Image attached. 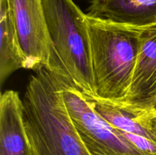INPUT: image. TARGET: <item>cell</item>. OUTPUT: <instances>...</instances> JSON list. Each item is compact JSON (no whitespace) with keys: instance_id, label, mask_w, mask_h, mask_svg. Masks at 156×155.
<instances>
[{"instance_id":"cell-11","label":"cell","mask_w":156,"mask_h":155,"mask_svg":"<svg viewBox=\"0 0 156 155\" xmlns=\"http://www.w3.org/2000/svg\"><path fill=\"white\" fill-rule=\"evenodd\" d=\"M123 104L127 105L136 110L142 111L152 116H156V96L149 100L136 102V103H125L119 102Z\"/></svg>"},{"instance_id":"cell-7","label":"cell","mask_w":156,"mask_h":155,"mask_svg":"<svg viewBox=\"0 0 156 155\" xmlns=\"http://www.w3.org/2000/svg\"><path fill=\"white\" fill-rule=\"evenodd\" d=\"M0 155H30L22 99L12 90L0 98Z\"/></svg>"},{"instance_id":"cell-6","label":"cell","mask_w":156,"mask_h":155,"mask_svg":"<svg viewBox=\"0 0 156 155\" xmlns=\"http://www.w3.org/2000/svg\"><path fill=\"white\" fill-rule=\"evenodd\" d=\"M87 15L143 30L156 26V0H91Z\"/></svg>"},{"instance_id":"cell-8","label":"cell","mask_w":156,"mask_h":155,"mask_svg":"<svg viewBox=\"0 0 156 155\" xmlns=\"http://www.w3.org/2000/svg\"><path fill=\"white\" fill-rule=\"evenodd\" d=\"M85 97L91 102L97 113L111 126L156 143V116L117 102Z\"/></svg>"},{"instance_id":"cell-10","label":"cell","mask_w":156,"mask_h":155,"mask_svg":"<svg viewBox=\"0 0 156 155\" xmlns=\"http://www.w3.org/2000/svg\"><path fill=\"white\" fill-rule=\"evenodd\" d=\"M0 84L2 85L15 71L25 68V59L8 0H0Z\"/></svg>"},{"instance_id":"cell-12","label":"cell","mask_w":156,"mask_h":155,"mask_svg":"<svg viewBox=\"0 0 156 155\" xmlns=\"http://www.w3.org/2000/svg\"><path fill=\"white\" fill-rule=\"evenodd\" d=\"M155 96H156V81H155V83L154 84L153 86H152V88L149 90V91L148 92V94H146V96L145 97V98L143 99V100H140V101H143V100H149V99L154 97ZM138 102H140V101H138ZM135 103H136V102H135Z\"/></svg>"},{"instance_id":"cell-5","label":"cell","mask_w":156,"mask_h":155,"mask_svg":"<svg viewBox=\"0 0 156 155\" xmlns=\"http://www.w3.org/2000/svg\"><path fill=\"white\" fill-rule=\"evenodd\" d=\"M25 68L37 71L51 66L53 50L42 0H8Z\"/></svg>"},{"instance_id":"cell-3","label":"cell","mask_w":156,"mask_h":155,"mask_svg":"<svg viewBox=\"0 0 156 155\" xmlns=\"http://www.w3.org/2000/svg\"><path fill=\"white\" fill-rule=\"evenodd\" d=\"M53 50L52 73L66 78L86 97H95L89 34L73 0H42Z\"/></svg>"},{"instance_id":"cell-9","label":"cell","mask_w":156,"mask_h":155,"mask_svg":"<svg viewBox=\"0 0 156 155\" xmlns=\"http://www.w3.org/2000/svg\"><path fill=\"white\" fill-rule=\"evenodd\" d=\"M156 81V26L142 30L132 81L125 103L143 100Z\"/></svg>"},{"instance_id":"cell-2","label":"cell","mask_w":156,"mask_h":155,"mask_svg":"<svg viewBox=\"0 0 156 155\" xmlns=\"http://www.w3.org/2000/svg\"><path fill=\"white\" fill-rule=\"evenodd\" d=\"M95 97L120 102L126 98L138 56L142 30L86 14Z\"/></svg>"},{"instance_id":"cell-4","label":"cell","mask_w":156,"mask_h":155,"mask_svg":"<svg viewBox=\"0 0 156 155\" xmlns=\"http://www.w3.org/2000/svg\"><path fill=\"white\" fill-rule=\"evenodd\" d=\"M62 91L72 119L91 155H156L137 147L120 129L104 119L75 87L64 85Z\"/></svg>"},{"instance_id":"cell-1","label":"cell","mask_w":156,"mask_h":155,"mask_svg":"<svg viewBox=\"0 0 156 155\" xmlns=\"http://www.w3.org/2000/svg\"><path fill=\"white\" fill-rule=\"evenodd\" d=\"M30 155H91L66 105L57 74L30 75L22 98Z\"/></svg>"}]
</instances>
